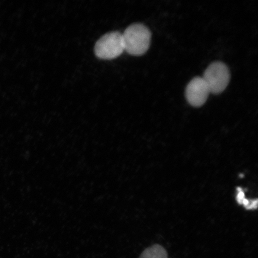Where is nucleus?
I'll list each match as a JSON object with an SVG mask.
<instances>
[{"instance_id":"1","label":"nucleus","mask_w":258,"mask_h":258,"mask_svg":"<svg viewBox=\"0 0 258 258\" xmlns=\"http://www.w3.org/2000/svg\"><path fill=\"white\" fill-rule=\"evenodd\" d=\"M122 35L124 50L131 55H143L150 47L151 32L143 24H132L125 29Z\"/></svg>"},{"instance_id":"2","label":"nucleus","mask_w":258,"mask_h":258,"mask_svg":"<svg viewBox=\"0 0 258 258\" xmlns=\"http://www.w3.org/2000/svg\"><path fill=\"white\" fill-rule=\"evenodd\" d=\"M124 50L122 35L118 31L106 34L96 42L95 53L99 59L110 60L121 55Z\"/></svg>"},{"instance_id":"3","label":"nucleus","mask_w":258,"mask_h":258,"mask_svg":"<svg viewBox=\"0 0 258 258\" xmlns=\"http://www.w3.org/2000/svg\"><path fill=\"white\" fill-rule=\"evenodd\" d=\"M203 79L205 81L210 93L219 94L224 91L230 82V71L224 63L213 62L206 70Z\"/></svg>"},{"instance_id":"4","label":"nucleus","mask_w":258,"mask_h":258,"mask_svg":"<svg viewBox=\"0 0 258 258\" xmlns=\"http://www.w3.org/2000/svg\"><path fill=\"white\" fill-rule=\"evenodd\" d=\"M210 91L203 77H195L186 89V98L189 104L195 107L202 106L207 101Z\"/></svg>"},{"instance_id":"5","label":"nucleus","mask_w":258,"mask_h":258,"mask_svg":"<svg viewBox=\"0 0 258 258\" xmlns=\"http://www.w3.org/2000/svg\"><path fill=\"white\" fill-rule=\"evenodd\" d=\"M140 258H167V253L160 245L155 244L145 249Z\"/></svg>"},{"instance_id":"6","label":"nucleus","mask_w":258,"mask_h":258,"mask_svg":"<svg viewBox=\"0 0 258 258\" xmlns=\"http://www.w3.org/2000/svg\"><path fill=\"white\" fill-rule=\"evenodd\" d=\"M237 195L236 197L237 202L238 204L241 205L243 200L245 199L244 193L240 187L237 188Z\"/></svg>"}]
</instances>
